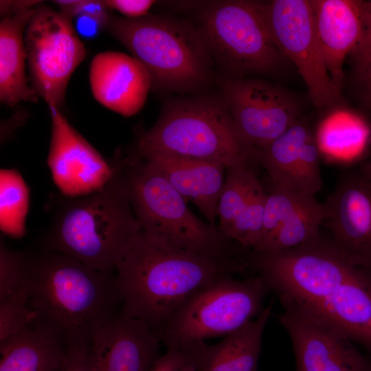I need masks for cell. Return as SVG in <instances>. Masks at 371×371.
I'll return each instance as SVG.
<instances>
[{
	"instance_id": "6da1fadb",
	"label": "cell",
	"mask_w": 371,
	"mask_h": 371,
	"mask_svg": "<svg viewBox=\"0 0 371 371\" xmlns=\"http://www.w3.org/2000/svg\"><path fill=\"white\" fill-rule=\"evenodd\" d=\"M248 263L281 302L304 309L371 352V271L352 263L330 239L251 251Z\"/></svg>"
},
{
	"instance_id": "7a4b0ae2",
	"label": "cell",
	"mask_w": 371,
	"mask_h": 371,
	"mask_svg": "<svg viewBox=\"0 0 371 371\" xmlns=\"http://www.w3.org/2000/svg\"><path fill=\"white\" fill-rule=\"evenodd\" d=\"M247 265L245 258L200 254L142 230L115 269L120 309L145 322L161 339L167 320L183 302Z\"/></svg>"
},
{
	"instance_id": "3957f363",
	"label": "cell",
	"mask_w": 371,
	"mask_h": 371,
	"mask_svg": "<svg viewBox=\"0 0 371 371\" xmlns=\"http://www.w3.org/2000/svg\"><path fill=\"white\" fill-rule=\"evenodd\" d=\"M111 272L43 249L27 252L23 285L34 322L54 332L66 345L90 344L122 306Z\"/></svg>"
},
{
	"instance_id": "277c9868",
	"label": "cell",
	"mask_w": 371,
	"mask_h": 371,
	"mask_svg": "<svg viewBox=\"0 0 371 371\" xmlns=\"http://www.w3.org/2000/svg\"><path fill=\"white\" fill-rule=\"evenodd\" d=\"M111 181L100 190L69 199L54 211L41 249L72 257L96 270L112 271L131 240L142 231L128 197L120 159Z\"/></svg>"
},
{
	"instance_id": "5b68a950",
	"label": "cell",
	"mask_w": 371,
	"mask_h": 371,
	"mask_svg": "<svg viewBox=\"0 0 371 371\" xmlns=\"http://www.w3.org/2000/svg\"><path fill=\"white\" fill-rule=\"evenodd\" d=\"M153 153L214 161L227 169L255 162L254 150L238 133L221 95L166 102L126 158L134 161Z\"/></svg>"
},
{
	"instance_id": "8992f818",
	"label": "cell",
	"mask_w": 371,
	"mask_h": 371,
	"mask_svg": "<svg viewBox=\"0 0 371 371\" xmlns=\"http://www.w3.org/2000/svg\"><path fill=\"white\" fill-rule=\"evenodd\" d=\"M106 28L148 71L151 89L191 92L213 78L212 60L199 27L166 16H112Z\"/></svg>"
},
{
	"instance_id": "52a82bcc",
	"label": "cell",
	"mask_w": 371,
	"mask_h": 371,
	"mask_svg": "<svg viewBox=\"0 0 371 371\" xmlns=\"http://www.w3.org/2000/svg\"><path fill=\"white\" fill-rule=\"evenodd\" d=\"M124 183L142 230L169 243L219 258L240 256L218 227L196 216L188 201L155 167L124 158Z\"/></svg>"
},
{
	"instance_id": "ba28073f",
	"label": "cell",
	"mask_w": 371,
	"mask_h": 371,
	"mask_svg": "<svg viewBox=\"0 0 371 371\" xmlns=\"http://www.w3.org/2000/svg\"><path fill=\"white\" fill-rule=\"evenodd\" d=\"M269 290L259 276L221 278L183 302L171 314L161 341L167 349L194 354L205 339L226 337L262 311Z\"/></svg>"
},
{
	"instance_id": "9c48e42d",
	"label": "cell",
	"mask_w": 371,
	"mask_h": 371,
	"mask_svg": "<svg viewBox=\"0 0 371 371\" xmlns=\"http://www.w3.org/2000/svg\"><path fill=\"white\" fill-rule=\"evenodd\" d=\"M216 62L228 78L271 74L284 63L267 20L264 2L235 0L207 3L199 27Z\"/></svg>"
},
{
	"instance_id": "30bf717a",
	"label": "cell",
	"mask_w": 371,
	"mask_h": 371,
	"mask_svg": "<svg viewBox=\"0 0 371 371\" xmlns=\"http://www.w3.org/2000/svg\"><path fill=\"white\" fill-rule=\"evenodd\" d=\"M32 88L49 107L60 109L71 75L86 56L71 19L36 7L24 36Z\"/></svg>"
},
{
	"instance_id": "8fae6325",
	"label": "cell",
	"mask_w": 371,
	"mask_h": 371,
	"mask_svg": "<svg viewBox=\"0 0 371 371\" xmlns=\"http://www.w3.org/2000/svg\"><path fill=\"white\" fill-rule=\"evenodd\" d=\"M273 40L296 67L313 104L319 109L334 105L340 91L332 81L316 36L311 0L264 2Z\"/></svg>"
},
{
	"instance_id": "7c38bea8",
	"label": "cell",
	"mask_w": 371,
	"mask_h": 371,
	"mask_svg": "<svg viewBox=\"0 0 371 371\" xmlns=\"http://www.w3.org/2000/svg\"><path fill=\"white\" fill-rule=\"evenodd\" d=\"M221 87V95L238 133L254 150L268 145L300 120L294 99L269 81L227 78Z\"/></svg>"
},
{
	"instance_id": "4fadbf2b",
	"label": "cell",
	"mask_w": 371,
	"mask_h": 371,
	"mask_svg": "<svg viewBox=\"0 0 371 371\" xmlns=\"http://www.w3.org/2000/svg\"><path fill=\"white\" fill-rule=\"evenodd\" d=\"M281 303L279 320L291 340L295 371H371V357L342 332L303 308Z\"/></svg>"
},
{
	"instance_id": "5bb4252c",
	"label": "cell",
	"mask_w": 371,
	"mask_h": 371,
	"mask_svg": "<svg viewBox=\"0 0 371 371\" xmlns=\"http://www.w3.org/2000/svg\"><path fill=\"white\" fill-rule=\"evenodd\" d=\"M49 109L52 133L47 163L61 196L74 199L100 190L114 176L116 162L109 164L60 109Z\"/></svg>"
},
{
	"instance_id": "9a60e30c",
	"label": "cell",
	"mask_w": 371,
	"mask_h": 371,
	"mask_svg": "<svg viewBox=\"0 0 371 371\" xmlns=\"http://www.w3.org/2000/svg\"><path fill=\"white\" fill-rule=\"evenodd\" d=\"M330 241L352 263L371 271V178L346 174L324 203Z\"/></svg>"
},
{
	"instance_id": "2e32d148",
	"label": "cell",
	"mask_w": 371,
	"mask_h": 371,
	"mask_svg": "<svg viewBox=\"0 0 371 371\" xmlns=\"http://www.w3.org/2000/svg\"><path fill=\"white\" fill-rule=\"evenodd\" d=\"M325 203L315 196L271 183L267 193L262 237L254 251L286 250L311 243L322 235Z\"/></svg>"
},
{
	"instance_id": "e0dca14e",
	"label": "cell",
	"mask_w": 371,
	"mask_h": 371,
	"mask_svg": "<svg viewBox=\"0 0 371 371\" xmlns=\"http://www.w3.org/2000/svg\"><path fill=\"white\" fill-rule=\"evenodd\" d=\"M254 160L273 183L312 196L322 190L319 146L300 120L268 145L256 149Z\"/></svg>"
},
{
	"instance_id": "ac0fdd59",
	"label": "cell",
	"mask_w": 371,
	"mask_h": 371,
	"mask_svg": "<svg viewBox=\"0 0 371 371\" xmlns=\"http://www.w3.org/2000/svg\"><path fill=\"white\" fill-rule=\"evenodd\" d=\"M316 36L332 81L341 91L343 65L361 43L371 19V1L311 0Z\"/></svg>"
},
{
	"instance_id": "d6986e66",
	"label": "cell",
	"mask_w": 371,
	"mask_h": 371,
	"mask_svg": "<svg viewBox=\"0 0 371 371\" xmlns=\"http://www.w3.org/2000/svg\"><path fill=\"white\" fill-rule=\"evenodd\" d=\"M160 337L143 321L121 309L93 335L95 371H148L160 357Z\"/></svg>"
},
{
	"instance_id": "ffe728a7",
	"label": "cell",
	"mask_w": 371,
	"mask_h": 371,
	"mask_svg": "<svg viewBox=\"0 0 371 371\" xmlns=\"http://www.w3.org/2000/svg\"><path fill=\"white\" fill-rule=\"evenodd\" d=\"M266 199L251 166L227 169L217 207L221 234L245 249L255 250L262 237Z\"/></svg>"
},
{
	"instance_id": "44dd1931",
	"label": "cell",
	"mask_w": 371,
	"mask_h": 371,
	"mask_svg": "<svg viewBox=\"0 0 371 371\" xmlns=\"http://www.w3.org/2000/svg\"><path fill=\"white\" fill-rule=\"evenodd\" d=\"M89 82L95 99L124 117L138 113L151 89L144 67L132 56L120 52L96 54L91 63Z\"/></svg>"
},
{
	"instance_id": "7402d4cb",
	"label": "cell",
	"mask_w": 371,
	"mask_h": 371,
	"mask_svg": "<svg viewBox=\"0 0 371 371\" xmlns=\"http://www.w3.org/2000/svg\"><path fill=\"white\" fill-rule=\"evenodd\" d=\"M137 160L157 168L187 201L198 207L207 223L216 226L227 169L225 166L164 153L149 154Z\"/></svg>"
},
{
	"instance_id": "603a6c76",
	"label": "cell",
	"mask_w": 371,
	"mask_h": 371,
	"mask_svg": "<svg viewBox=\"0 0 371 371\" xmlns=\"http://www.w3.org/2000/svg\"><path fill=\"white\" fill-rule=\"evenodd\" d=\"M0 371H60L67 347L48 328L33 322L0 341Z\"/></svg>"
},
{
	"instance_id": "cb8c5ba5",
	"label": "cell",
	"mask_w": 371,
	"mask_h": 371,
	"mask_svg": "<svg viewBox=\"0 0 371 371\" xmlns=\"http://www.w3.org/2000/svg\"><path fill=\"white\" fill-rule=\"evenodd\" d=\"M272 303L255 319L214 345L205 344L196 353V371H258L262 338Z\"/></svg>"
},
{
	"instance_id": "d4e9b609",
	"label": "cell",
	"mask_w": 371,
	"mask_h": 371,
	"mask_svg": "<svg viewBox=\"0 0 371 371\" xmlns=\"http://www.w3.org/2000/svg\"><path fill=\"white\" fill-rule=\"evenodd\" d=\"M35 8L3 18L0 23V100L9 106L22 101L38 100L36 93L29 86L26 78L23 36Z\"/></svg>"
},
{
	"instance_id": "484cf974",
	"label": "cell",
	"mask_w": 371,
	"mask_h": 371,
	"mask_svg": "<svg viewBox=\"0 0 371 371\" xmlns=\"http://www.w3.org/2000/svg\"><path fill=\"white\" fill-rule=\"evenodd\" d=\"M30 190L14 169L0 172V229L4 235L19 239L26 232Z\"/></svg>"
},
{
	"instance_id": "4316f807",
	"label": "cell",
	"mask_w": 371,
	"mask_h": 371,
	"mask_svg": "<svg viewBox=\"0 0 371 371\" xmlns=\"http://www.w3.org/2000/svg\"><path fill=\"white\" fill-rule=\"evenodd\" d=\"M34 321L24 286L0 302V341L21 330Z\"/></svg>"
},
{
	"instance_id": "83f0119b",
	"label": "cell",
	"mask_w": 371,
	"mask_h": 371,
	"mask_svg": "<svg viewBox=\"0 0 371 371\" xmlns=\"http://www.w3.org/2000/svg\"><path fill=\"white\" fill-rule=\"evenodd\" d=\"M27 252L0 244V302L13 294L23 284Z\"/></svg>"
},
{
	"instance_id": "f1b7e54d",
	"label": "cell",
	"mask_w": 371,
	"mask_h": 371,
	"mask_svg": "<svg viewBox=\"0 0 371 371\" xmlns=\"http://www.w3.org/2000/svg\"><path fill=\"white\" fill-rule=\"evenodd\" d=\"M60 12L70 19L80 15L92 16L99 20L106 28L111 15L104 1L58 0L54 1Z\"/></svg>"
},
{
	"instance_id": "f546056e",
	"label": "cell",
	"mask_w": 371,
	"mask_h": 371,
	"mask_svg": "<svg viewBox=\"0 0 371 371\" xmlns=\"http://www.w3.org/2000/svg\"><path fill=\"white\" fill-rule=\"evenodd\" d=\"M67 347V357L60 371H95L89 344H70Z\"/></svg>"
},
{
	"instance_id": "4dcf8cb0",
	"label": "cell",
	"mask_w": 371,
	"mask_h": 371,
	"mask_svg": "<svg viewBox=\"0 0 371 371\" xmlns=\"http://www.w3.org/2000/svg\"><path fill=\"white\" fill-rule=\"evenodd\" d=\"M195 356L191 353L167 349L148 371H183L188 366H195Z\"/></svg>"
},
{
	"instance_id": "1f68e13d",
	"label": "cell",
	"mask_w": 371,
	"mask_h": 371,
	"mask_svg": "<svg viewBox=\"0 0 371 371\" xmlns=\"http://www.w3.org/2000/svg\"><path fill=\"white\" fill-rule=\"evenodd\" d=\"M105 4L109 9L115 10L128 19H137L148 15L156 3L151 0H106Z\"/></svg>"
},
{
	"instance_id": "d6a6232c",
	"label": "cell",
	"mask_w": 371,
	"mask_h": 371,
	"mask_svg": "<svg viewBox=\"0 0 371 371\" xmlns=\"http://www.w3.org/2000/svg\"><path fill=\"white\" fill-rule=\"evenodd\" d=\"M352 56L357 77L371 67V19L361 43Z\"/></svg>"
},
{
	"instance_id": "836d02e7",
	"label": "cell",
	"mask_w": 371,
	"mask_h": 371,
	"mask_svg": "<svg viewBox=\"0 0 371 371\" xmlns=\"http://www.w3.org/2000/svg\"><path fill=\"white\" fill-rule=\"evenodd\" d=\"M103 28H105V26L95 18L86 15L76 16L75 30L78 36L92 38L96 36Z\"/></svg>"
},
{
	"instance_id": "e575fe53",
	"label": "cell",
	"mask_w": 371,
	"mask_h": 371,
	"mask_svg": "<svg viewBox=\"0 0 371 371\" xmlns=\"http://www.w3.org/2000/svg\"><path fill=\"white\" fill-rule=\"evenodd\" d=\"M37 1H1V14L3 18L26 12L35 8Z\"/></svg>"
},
{
	"instance_id": "d590c367",
	"label": "cell",
	"mask_w": 371,
	"mask_h": 371,
	"mask_svg": "<svg viewBox=\"0 0 371 371\" xmlns=\"http://www.w3.org/2000/svg\"><path fill=\"white\" fill-rule=\"evenodd\" d=\"M364 103L371 108V67L357 76Z\"/></svg>"
},
{
	"instance_id": "8d00e7d4",
	"label": "cell",
	"mask_w": 371,
	"mask_h": 371,
	"mask_svg": "<svg viewBox=\"0 0 371 371\" xmlns=\"http://www.w3.org/2000/svg\"><path fill=\"white\" fill-rule=\"evenodd\" d=\"M361 168L371 178V159L363 164Z\"/></svg>"
},
{
	"instance_id": "74e56055",
	"label": "cell",
	"mask_w": 371,
	"mask_h": 371,
	"mask_svg": "<svg viewBox=\"0 0 371 371\" xmlns=\"http://www.w3.org/2000/svg\"><path fill=\"white\" fill-rule=\"evenodd\" d=\"M183 371H196L194 365H190L186 367Z\"/></svg>"
}]
</instances>
